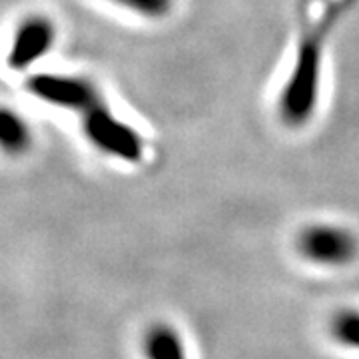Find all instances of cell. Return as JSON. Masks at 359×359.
Segmentation results:
<instances>
[{
  "instance_id": "1",
  "label": "cell",
  "mask_w": 359,
  "mask_h": 359,
  "mask_svg": "<svg viewBox=\"0 0 359 359\" xmlns=\"http://www.w3.org/2000/svg\"><path fill=\"white\" fill-rule=\"evenodd\" d=\"M26 86L42 102L82 116L80 124L84 136L102 154L124 162H138L144 154L140 134L108 108L102 92L88 78L76 74H34Z\"/></svg>"
},
{
  "instance_id": "2",
  "label": "cell",
  "mask_w": 359,
  "mask_h": 359,
  "mask_svg": "<svg viewBox=\"0 0 359 359\" xmlns=\"http://www.w3.org/2000/svg\"><path fill=\"white\" fill-rule=\"evenodd\" d=\"M321 76V40L308 39L302 42L297 52V60L294 72L285 82V88L280 98L282 118L292 124L299 126L308 122V118L316 108L318 94H320Z\"/></svg>"
},
{
  "instance_id": "3",
  "label": "cell",
  "mask_w": 359,
  "mask_h": 359,
  "mask_svg": "<svg viewBox=\"0 0 359 359\" xmlns=\"http://www.w3.org/2000/svg\"><path fill=\"white\" fill-rule=\"evenodd\" d=\"M299 254L320 266H346L359 254L353 231L334 224H313L297 236Z\"/></svg>"
},
{
  "instance_id": "4",
  "label": "cell",
  "mask_w": 359,
  "mask_h": 359,
  "mask_svg": "<svg viewBox=\"0 0 359 359\" xmlns=\"http://www.w3.org/2000/svg\"><path fill=\"white\" fill-rule=\"evenodd\" d=\"M56 42V28L50 18L42 14H30L22 18L14 30L6 65L13 70H28L52 50Z\"/></svg>"
},
{
  "instance_id": "5",
  "label": "cell",
  "mask_w": 359,
  "mask_h": 359,
  "mask_svg": "<svg viewBox=\"0 0 359 359\" xmlns=\"http://www.w3.org/2000/svg\"><path fill=\"white\" fill-rule=\"evenodd\" d=\"M32 146V130L26 118L8 106H0V152L22 156Z\"/></svg>"
},
{
  "instance_id": "6",
  "label": "cell",
  "mask_w": 359,
  "mask_h": 359,
  "mask_svg": "<svg viewBox=\"0 0 359 359\" xmlns=\"http://www.w3.org/2000/svg\"><path fill=\"white\" fill-rule=\"evenodd\" d=\"M144 351L148 359H188L178 332L170 325H154L144 339Z\"/></svg>"
},
{
  "instance_id": "7",
  "label": "cell",
  "mask_w": 359,
  "mask_h": 359,
  "mask_svg": "<svg viewBox=\"0 0 359 359\" xmlns=\"http://www.w3.org/2000/svg\"><path fill=\"white\" fill-rule=\"evenodd\" d=\"M332 334L341 346L359 349V311H339L332 320Z\"/></svg>"
},
{
  "instance_id": "8",
  "label": "cell",
  "mask_w": 359,
  "mask_h": 359,
  "mask_svg": "<svg viewBox=\"0 0 359 359\" xmlns=\"http://www.w3.org/2000/svg\"><path fill=\"white\" fill-rule=\"evenodd\" d=\"M108 2L144 18H162L172 11L174 4V0H108Z\"/></svg>"
}]
</instances>
